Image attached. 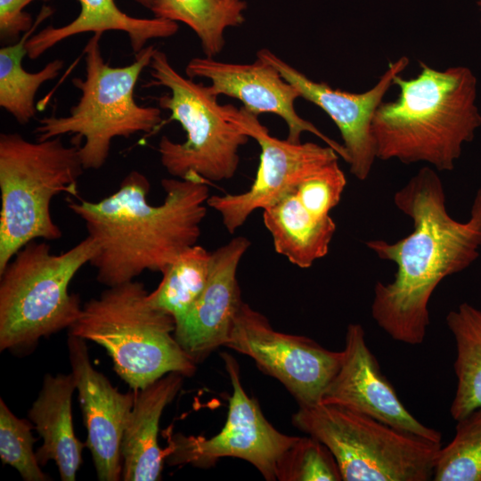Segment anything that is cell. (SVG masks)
Returning <instances> with one entry per match:
<instances>
[{
    "label": "cell",
    "mask_w": 481,
    "mask_h": 481,
    "mask_svg": "<svg viewBox=\"0 0 481 481\" xmlns=\"http://www.w3.org/2000/svg\"><path fill=\"white\" fill-rule=\"evenodd\" d=\"M395 207L408 216L413 230L388 242H365L378 257L396 265L391 282L374 286L371 315L394 340L421 344L429 325L428 304L438 284L469 267L481 249V189L467 221L452 218L445 207L441 178L422 167L394 195Z\"/></svg>",
    "instance_id": "1"
},
{
    "label": "cell",
    "mask_w": 481,
    "mask_h": 481,
    "mask_svg": "<svg viewBox=\"0 0 481 481\" xmlns=\"http://www.w3.org/2000/svg\"><path fill=\"white\" fill-rule=\"evenodd\" d=\"M163 203L148 200L151 183L137 170L99 201L69 200V208L85 223L98 246L90 264L106 287L134 281L144 271L162 273L183 250L197 244L209 198L200 176L161 181Z\"/></svg>",
    "instance_id": "2"
},
{
    "label": "cell",
    "mask_w": 481,
    "mask_h": 481,
    "mask_svg": "<svg viewBox=\"0 0 481 481\" xmlns=\"http://www.w3.org/2000/svg\"><path fill=\"white\" fill-rule=\"evenodd\" d=\"M412 78H394L399 94L382 102L371 124L377 159L404 164L426 162L451 171L481 126L477 81L464 66L436 69L419 61Z\"/></svg>",
    "instance_id": "3"
},
{
    "label": "cell",
    "mask_w": 481,
    "mask_h": 481,
    "mask_svg": "<svg viewBox=\"0 0 481 481\" xmlns=\"http://www.w3.org/2000/svg\"><path fill=\"white\" fill-rule=\"evenodd\" d=\"M148 295L143 283L135 280L107 287L83 306L69 329L102 346L117 374L134 391L170 372L190 377L196 371L175 338L174 317L152 306Z\"/></svg>",
    "instance_id": "4"
},
{
    "label": "cell",
    "mask_w": 481,
    "mask_h": 481,
    "mask_svg": "<svg viewBox=\"0 0 481 481\" xmlns=\"http://www.w3.org/2000/svg\"><path fill=\"white\" fill-rule=\"evenodd\" d=\"M102 35L94 33L84 49L85 78L72 79L80 91L77 104L67 116L39 118L34 130L37 141L74 135L85 170H98L106 163L116 137L151 133L162 121L159 107L142 106L135 100L137 81L156 48L147 45L131 64L114 67L102 55Z\"/></svg>",
    "instance_id": "5"
},
{
    "label": "cell",
    "mask_w": 481,
    "mask_h": 481,
    "mask_svg": "<svg viewBox=\"0 0 481 481\" xmlns=\"http://www.w3.org/2000/svg\"><path fill=\"white\" fill-rule=\"evenodd\" d=\"M79 146L66 145L61 136L30 142L19 133H1L0 272L26 244L61 238L50 205L61 193L77 197L85 170Z\"/></svg>",
    "instance_id": "6"
},
{
    "label": "cell",
    "mask_w": 481,
    "mask_h": 481,
    "mask_svg": "<svg viewBox=\"0 0 481 481\" xmlns=\"http://www.w3.org/2000/svg\"><path fill=\"white\" fill-rule=\"evenodd\" d=\"M98 246L89 236L53 254L45 240L22 247L0 272V350H20L70 328L82 312L69 284Z\"/></svg>",
    "instance_id": "7"
},
{
    "label": "cell",
    "mask_w": 481,
    "mask_h": 481,
    "mask_svg": "<svg viewBox=\"0 0 481 481\" xmlns=\"http://www.w3.org/2000/svg\"><path fill=\"white\" fill-rule=\"evenodd\" d=\"M151 80L144 86L169 90L158 98L159 107L186 133L183 143L163 135L158 144L161 165L174 177L200 176L208 181L233 177L240 163L239 150L249 136L230 117L228 104L221 105L209 86L181 75L167 54L155 50L149 65Z\"/></svg>",
    "instance_id": "8"
},
{
    "label": "cell",
    "mask_w": 481,
    "mask_h": 481,
    "mask_svg": "<svg viewBox=\"0 0 481 481\" xmlns=\"http://www.w3.org/2000/svg\"><path fill=\"white\" fill-rule=\"evenodd\" d=\"M292 423L330 449L344 481H428L442 446L333 404L299 407Z\"/></svg>",
    "instance_id": "9"
},
{
    "label": "cell",
    "mask_w": 481,
    "mask_h": 481,
    "mask_svg": "<svg viewBox=\"0 0 481 481\" xmlns=\"http://www.w3.org/2000/svg\"><path fill=\"white\" fill-rule=\"evenodd\" d=\"M232 395L223 428L210 438L168 434L165 459L171 465L210 467L218 459L233 457L251 463L267 481L276 480L277 464L298 436L278 431L264 416L257 401L241 384L236 360L222 353Z\"/></svg>",
    "instance_id": "10"
},
{
    "label": "cell",
    "mask_w": 481,
    "mask_h": 481,
    "mask_svg": "<svg viewBox=\"0 0 481 481\" xmlns=\"http://www.w3.org/2000/svg\"><path fill=\"white\" fill-rule=\"evenodd\" d=\"M224 346L252 358L257 367L278 379L299 407L322 402L341 362V351L316 341L274 330L261 313L242 302Z\"/></svg>",
    "instance_id": "11"
},
{
    "label": "cell",
    "mask_w": 481,
    "mask_h": 481,
    "mask_svg": "<svg viewBox=\"0 0 481 481\" xmlns=\"http://www.w3.org/2000/svg\"><path fill=\"white\" fill-rule=\"evenodd\" d=\"M228 110L261 150L257 175L248 191L208 200V205L220 214L224 228L233 233L255 210L265 209L294 192L303 180L338 160V154L328 145L278 139L243 107L228 104Z\"/></svg>",
    "instance_id": "12"
},
{
    "label": "cell",
    "mask_w": 481,
    "mask_h": 481,
    "mask_svg": "<svg viewBox=\"0 0 481 481\" xmlns=\"http://www.w3.org/2000/svg\"><path fill=\"white\" fill-rule=\"evenodd\" d=\"M257 58L276 68L298 89L301 98L321 108L331 118L340 132L351 174L360 181L366 180L377 159L371 131L374 114L394 85L395 77L407 68L409 58L402 56L390 62L376 85L360 94L314 81L268 49L259 50Z\"/></svg>",
    "instance_id": "13"
},
{
    "label": "cell",
    "mask_w": 481,
    "mask_h": 481,
    "mask_svg": "<svg viewBox=\"0 0 481 481\" xmlns=\"http://www.w3.org/2000/svg\"><path fill=\"white\" fill-rule=\"evenodd\" d=\"M185 74L192 79H208L213 94L240 101L242 107L253 115L258 117L263 113H272L279 116L288 126V141L300 143L303 133H311L348 162V155L343 144L327 136L297 113L294 104L301 97L299 92L281 77L276 68L265 61L257 58L252 63H233L208 56L194 57L188 61Z\"/></svg>",
    "instance_id": "14"
},
{
    "label": "cell",
    "mask_w": 481,
    "mask_h": 481,
    "mask_svg": "<svg viewBox=\"0 0 481 481\" xmlns=\"http://www.w3.org/2000/svg\"><path fill=\"white\" fill-rule=\"evenodd\" d=\"M341 353L338 370L321 403L343 406L441 444V433L422 424L403 404L368 347L361 324H348Z\"/></svg>",
    "instance_id": "15"
},
{
    "label": "cell",
    "mask_w": 481,
    "mask_h": 481,
    "mask_svg": "<svg viewBox=\"0 0 481 481\" xmlns=\"http://www.w3.org/2000/svg\"><path fill=\"white\" fill-rule=\"evenodd\" d=\"M67 345L87 433L86 445L91 452L97 477L101 481H118L122 477L123 433L136 392L121 393L93 367L86 340L69 332Z\"/></svg>",
    "instance_id": "16"
},
{
    "label": "cell",
    "mask_w": 481,
    "mask_h": 481,
    "mask_svg": "<svg viewBox=\"0 0 481 481\" xmlns=\"http://www.w3.org/2000/svg\"><path fill=\"white\" fill-rule=\"evenodd\" d=\"M249 246V239L238 236L211 252L209 276L203 291L190 311L175 322V338L195 363L227 342L243 302L237 270Z\"/></svg>",
    "instance_id": "17"
},
{
    "label": "cell",
    "mask_w": 481,
    "mask_h": 481,
    "mask_svg": "<svg viewBox=\"0 0 481 481\" xmlns=\"http://www.w3.org/2000/svg\"><path fill=\"white\" fill-rule=\"evenodd\" d=\"M184 377L179 372H170L135 391L121 444L123 480L160 479L165 459V451L158 444L160 417L178 394Z\"/></svg>",
    "instance_id": "18"
},
{
    "label": "cell",
    "mask_w": 481,
    "mask_h": 481,
    "mask_svg": "<svg viewBox=\"0 0 481 481\" xmlns=\"http://www.w3.org/2000/svg\"><path fill=\"white\" fill-rule=\"evenodd\" d=\"M77 390L72 372L46 374L42 388L29 411L34 428L43 439L36 455L40 465L53 461L62 481H75L86 444L74 432L71 400Z\"/></svg>",
    "instance_id": "19"
},
{
    "label": "cell",
    "mask_w": 481,
    "mask_h": 481,
    "mask_svg": "<svg viewBox=\"0 0 481 481\" xmlns=\"http://www.w3.org/2000/svg\"><path fill=\"white\" fill-rule=\"evenodd\" d=\"M80 12L69 23L47 26L32 35L26 43L27 56L36 60L60 42L86 32L116 30L127 34L135 55L152 39L167 38L178 31L176 22L159 18H136L122 12L114 0H77ZM151 9L153 0H134Z\"/></svg>",
    "instance_id": "20"
},
{
    "label": "cell",
    "mask_w": 481,
    "mask_h": 481,
    "mask_svg": "<svg viewBox=\"0 0 481 481\" xmlns=\"http://www.w3.org/2000/svg\"><path fill=\"white\" fill-rule=\"evenodd\" d=\"M263 220L275 251L300 268L312 266L328 254L336 231L330 216L309 211L295 191L263 209Z\"/></svg>",
    "instance_id": "21"
},
{
    "label": "cell",
    "mask_w": 481,
    "mask_h": 481,
    "mask_svg": "<svg viewBox=\"0 0 481 481\" xmlns=\"http://www.w3.org/2000/svg\"><path fill=\"white\" fill-rule=\"evenodd\" d=\"M53 12L52 8L44 6L31 30L17 42L0 49V106L20 125H26L35 118L37 92L45 82L56 78L64 65L62 60L55 59L37 72H29L22 67L28 39Z\"/></svg>",
    "instance_id": "22"
},
{
    "label": "cell",
    "mask_w": 481,
    "mask_h": 481,
    "mask_svg": "<svg viewBox=\"0 0 481 481\" xmlns=\"http://www.w3.org/2000/svg\"><path fill=\"white\" fill-rule=\"evenodd\" d=\"M445 321L456 346L457 388L450 412L457 421L481 406V310L461 303Z\"/></svg>",
    "instance_id": "23"
},
{
    "label": "cell",
    "mask_w": 481,
    "mask_h": 481,
    "mask_svg": "<svg viewBox=\"0 0 481 481\" xmlns=\"http://www.w3.org/2000/svg\"><path fill=\"white\" fill-rule=\"evenodd\" d=\"M244 0H153V17L182 22L198 37L204 56L215 57L225 45L229 28L245 21Z\"/></svg>",
    "instance_id": "24"
},
{
    "label": "cell",
    "mask_w": 481,
    "mask_h": 481,
    "mask_svg": "<svg viewBox=\"0 0 481 481\" xmlns=\"http://www.w3.org/2000/svg\"><path fill=\"white\" fill-rule=\"evenodd\" d=\"M211 253L195 244L183 250L166 269L158 287L149 292L150 303L171 314L184 316L203 291L209 276Z\"/></svg>",
    "instance_id": "25"
},
{
    "label": "cell",
    "mask_w": 481,
    "mask_h": 481,
    "mask_svg": "<svg viewBox=\"0 0 481 481\" xmlns=\"http://www.w3.org/2000/svg\"><path fill=\"white\" fill-rule=\"evenodd\" d=\"M435 481H481V406L457 420L452 440L440 447Z\"/></svg>",
    "instance_id": "26"
},
{
    "label": "cell",
    "mask_w": 481,
    "mask_h": 481,
    "mask_svg": "<svg viewBox=\"0 0 481 481\" xmlns=\"http://www.w3.org/2000/svg\"><path fill=\"white\" fill-rule=\"evenodd\" d=\"M279 481H340L335 457L318 439L298 436L281 455L276 468Z\"/></svg>",
    "instance_id": "27"
},
{
    "label": "cell",
    "mask_w": 481,
    "mask_h": 481,
    "mask_svg": "<svg viewBox=\"0 0 481 481\" xmlns=\"http://www.w3.org/2000/svg\"><path fill=\"white\" fill-rule=\"evenodd\" d=\"M31 425L16 417L0 399V458L14 468L25 481L49 480L37 461Z\"/></svg>",
    "instance_id": "28"
},
{
    "label": "cell",
    "mask_w": 481,
    "mask_h": 481,
    "mask_svg": "<svg viewBox=\"0 0 481 481\" xmlns=\"http://www.w3.org/2000/svg\"><path fill=\"white\" fill-rule=\"evenodd\" d=\"M346 185V175L335 160L303 180L295 193L309 211L327 216L339 203Z\"/></svg>",
    "instance_id": "29"
},
{
    "label": "cell",
    "mask_w": 481,
    "mask_h": 481,
    "mask_svg": "<svg viewBox=\"0 0 481 481\" xmlns=\"http://www.w3.org/2000/svg\"><path fill=\"white\" fill-rule=\"evenodd\" d=\"M35 0H0V38L13 44L35 25L31 15L23 9ZM47 1V0H42Z\"/></svg>",
    "instance_id": "30"
},
{
    "label": "cell",
    "mask_w": 481,
    "mask_h": 481,
    "mask_svg": "<svg viewBox=\"0 0 481 481\" xmlns=\"http://www.w3.org/2000/svg\"><path fill=\"white\" fill-rule=\"evenodd\" d=\"M477 4L478 8H479L480 12H481V0H477ZM480 24H481V18H480Z\"/></svg>",
    "instance_id": "31"
}]
</instances>
